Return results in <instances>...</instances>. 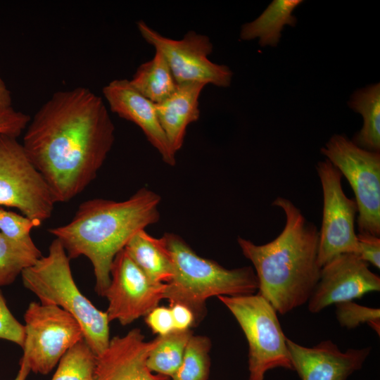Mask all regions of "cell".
Returning <instances> with one entry per match:
<instances>
[{
	"instance_id": "1",
	"label": "cell",
	"mask_w": 380,
	"mask_h": 380,
	"mask_svg": "<svg viewBox=\"0 0 380 380\" xmlns=\"http://www.w3.org/2000/svg\"><path fill=\"white\" fill-rule=\"evenodd\" d=\"M115 141L101 96L79 87L58 91L31 119L23 148L57 202L70 201L96 178Z\"/></svg>"
},
{
	"instance_id": "2",
	"label": "cell",
	"mask_w": 380,
	"mask_h": 380,
	"mask_svg": "<svg viewBox=\"0 0 380 380\" xmlns=\"http://www.w3.org/2000/svg\"><path fill=\"white\" fill-rule=\"evenodd\" d=\"M272 205L285 214L281 232L263 245L242 237L237 242L253 265L258 293L285 315L308 303L319 281V230L290 200L277 197Z\"/></svg>"
},
{
	"instance_id": "3",
	"label": "cell",
	"mask_w": 380,
	"mask_h": 380,
	"mask_svg": "<svg viewBox=\"0 0 380 380\" xmlns=\"http://www.w3.org/2000/svg\"><path fill=\"white\" fill-rule=\"evenodd\" d=\"M160 201L158 194L146 187L122 201L87 200L70 222L48 232L61 243L70 260L84 255L90 260L95 290L103 296L115 255L137 232L158 222Z\"/></svg>"
},
{
	"instance_id": "4",
	"label": "cell",
	"mask_w": 380,
	"mask_h": 380,
	"mask_svg": "<svg viewBox=\"0 0 380 380\" xmlns=\"http://www.w3.org/2000/svg\"><path fill=\"white\" fill-rule=\"evenodd\" d=\"M173 263V276L166 283L164 299L189 308L195 327L206 314V300L212 296H239L255 293L258 279L252 267L227 269L199 256L173 233L163 236Z\"/></svg>"
},
{
	"instance_id": "5",
	"label": "cell",
	"mask_w": 380,
	"mask_h": 380,
	"mask_svg": "<svg viewBox=\"0 0 380 380\" xmlns=\"http://www.w3.org/2000/svg\"><path fill=\"white\" fill-rule=\"evenodd\" d=\"M70 260L61 243L55 239L48 255L23 271V283L41 303L58 306L74 317L82 327L85 342L98 356L109 344L110 321L106 312L95 307L78 289Z\"/></svg>"
},
{
	"instance_id": "6",
	"label": "cell",
	"mask_w": 380,
	"mask_h": 380,
	"mask_svg": "<svg viewBox=\"0 0 380 380\" xmlns=\"http://www.w3.org/2000/svg\"><path fill=\"white\" fill-rule=\"evenodd\" d=\"M217 298L235 317L247 339L249 378L264 379L268 370L278 367L293 370L287 338L269 301L258 292Z\"/></svg>"
},
{
	"instance_id": "7",
	"label": "cell",
	"mask_w": 380,
	"mask_h": 380,
	"mask_svg": "<svg viewBox=\"0 0 380 380\" xmlns=\"http://www.w3.org/2000/svg\"><path fill=\"white\" fill-rule=\"evenodd\" d=\"M320 152L349 182L357 206L359 233L380 236V153L334 134Z\"/></svg>"
},
{
	"instance_id": "8",
	"label": "cell",
	"mask_w": 380,
	"mask_h": 380,
	"mask_svg": "<svg viewBox=\"0 0 380 380\" xmlns=\"http://www.w3.org/2000/svg\"><path fill=\"white\" fill-rule=\"evenodd\" d=\"M55 203L23 144L17 138L0 134V207L17 208L42 224L51 216Z\"/></svg>"
},
{
	"instance_id": "9",
	"label": "cell",
	"mask_w": 380,
	"mask_h": 380,
	"mask_svg": "<svg viewBox=\"0 0 380 380\" xmlns=\"http://www.w3.org/2000/svg\"><path fill=\"white\" fill-rule=\"evenodd\" d=\"M24 319L21 359L35 374H49L69 349L84 339L79 322L58 306L31 302Z\"/></svg>"
},
{
	"instance_id": "10",
	"label": "cell",
	"mask_w": 380,
	"mask_h": 380,
	"mask_svg": "<svg viewBox=\"0 0 380 380\" xmlns=\"http://www.w3.org/2000/svg\"><path fill=\"white\" fill-rule=\"evenodd\" d=\"M137 25L144 40L163 55L177 84L196 82L219 87L230 86L233 73L229 68L208 58L213 45L208 36L191 30L181 39H172L143 20Z\"/></svg>"
},
{
	"instance_id": "11",
	"label": "cell",
	"mask_w": 380,
	"mask_h": 380,
	"mask_svg": "<svg viewBox=\"0 0 380 380\" xmlns=\"http://www.w3.org/2000/svg\"><path fill=\"white\" fill-rule=\"evenodd\" d=\"M323 193V213L319 231L317 260L322 267L334 258L345 253L358 254L355 232L357 206L345 194L342 175L327 159L316 165Z\"/></svg>"
},
{
	"instance_id": "12",
	"label": "cell",
	"mask_w": 380,
	"mask_h": 380,
	"mask_svg": "<svg viewBox=\"0 0 380 380\" xmlns=\"http://www.w3.org/2000/svg\"><path fill=\"white\" fill-rule=\"evenodd\" d=\"M166 283L151 280L123 248L115 257L110 267V281L103 296L110 322L122 326L146 316L164 299Z\"/></svg>"
},
{
	"instance_id": "13",
	"label": "cell",
	"mask_w": 380,
	"mask_h": 380,
	"mask_svg": "<svg viewBox=\"0 0 380 380\" xmlns=\"http://www.w3.org/2000/svg\"><path fill=\"white\" fill-rule=\"evenodd\" d=\"M380 291V277L369 264L354 253L339 255L323 265L319 281L308 303V310L317 313L338 303L360 298Z\"/></svg>"
},
{
	"instance_id": "14",
	"label": "cell",
	"mask_w": 380,
	"mask_h": 380,
	"mask_svg": "<svg viewBox=\"0 0 380 380\" xmlns=\"http://www.w3.org/2000/svg\"><path fill=\"white\" fill-rule=\"evenodd\" d=\"M293 370L301 380H347L360 369L372 348H348L342 352L330 340L308 348L287 338Z\"/></svg>"
},
{
	"instance_id": "15",
	"label": "cell",
	"mask_w": 380,
	"mask_h": 380,
	"mask_svg": "<svg viewBox=\"0 0 380 380\" xmlns=\"http://www.w3.org/2000/svg\"><path fill=\"white\" fill-rule=\"evenodd\" d=\"M156 344V338L146 341L138 328L113 337L106 349L96 356L94 380H170L154 374L147 366L149 353Z\"/></svg>"
},
{
	"instance_id": "16",
	"label": "cell",
	"mask_w": 380,
	"mask_h": 380,
	"mask_svg": "<svg viewBox=\"0 0 380 380\" xmlns=\"http://www.w3.org/2000/svg\"><path fill=\"white\" fill-rule=\"evenodd\" d=\"M110 110L137 125L166 164L174 166L175 154L160 125L155 103L138 92L126 79L114 80L103 88Z\"/></svg>"
},
{
	"instance_id": "17",
	"label": "cell",
	"mask_w": 380,
	"mask_h": 380,
	"mask_svg": "<svg viewBox=\"0 0 380 380\" xmlns=\"http://www.w3.org/2000/svg\"><path fill=\"white\" fill-rule=\"evenodd\" d=\"M205 84H178L175 92L155 104L160 125L175 153L183 146L187 127L200 117L199 97Z\"/></svg>"
},
{
	"instance_id": "18",
	"label": "cell",
	"mask_w": 380,
	"mask_h": 380,
	"mask_svg": "<svg viewBox=\"0 0 380 380\" xmlns=\"http://www.w3.org/2000/svg\"><path fill=\"white\" fill-rule=\"evenodd\" d=\"M129 257L153 281L167 283L173 276V263L165 241L145 229L137 232L124 248Z\"/></svg>"
},
{
	"instance_id": "19",
	"label": "cell",
	"mask_w": 380,
	"mask_h": 380,
	"mask_svg": "<svg viewBox=\"0 0 380 380\" xmlns=\"http://www.w3.org/2000/svg\"><path fill=\"white\" fill-rule=\"evenodd\" d=\"M303 2L302 0L273 1L258 18L241 26V39L259 38L261 46H276L284 25H296L297 19L292 13Z\"/></svg>"
},
{
	"instance_id": "20",
	"label": "cell",
	"mask_w": 380,
	"mask_h": 380,
	"mask_svg": "<svg viewBox=\"0 0 380 380\" xmlns=\"http://www.w3.org/2000/svg\"><path fill=\"white\" fill-rule=\"evenodd\" d=\"M348 106L362 115V128L351 141L358 147L372 152L380 151V84L369 85L355 91Z\"/></svg>"
},
{
	"instance_id": "21",
	"label": "cell",
	"mask_w": 380,
	"mask_h": 380,
	"mask_svg": "<svg viewBox=\"0 0 380 380\" xmlns=\"http://www.w3.org/2000/svg\"><path fill=\"white\" fill-rule=\"evenodd\" d=\"M155 51L151 60L138 67L129 82L142 96L157 104L172 95L178 84L163 55Z\"/></svg>"
},
{
	"instance_id": "22",
	"label": "cell",
	"mask_w": 380,
	"mask_h": 380,
	"mask_svg": "<svg viewBox=\"0 0 380 380\" xmlns=\"http://www.w3.org/2000/svg\"><path fill=\"white\" fill-rule=\"evenodd\" d=\"M192 335V331L188 329L175 330L166 335L158 336L156 344L147 359L149 369L172 377L182 363L186 344Z\"/></svg>"
},
{
	"instance_id": "23",
	"label": "cell",
	"mask_w": 380,
	"mask_h": 380,
	"mask_svg": "<svg viewBox=\"0 0 380 380\" xmlns=\"http://www.w3.org/2000/svg\"><path fill=\"white\" fill-rule=\"evenodd\" d=\"M42 256L34 243L17 242L0 232V286L12 284L25 269Z\"/></svg>"
},
{
	"instance_id": "24",
	"label": "cell",
	"mask_w": 380,
	"mask_h": 380,
	"mask_svg": "<svg viewBox=\"0 0 380 380\" xmlns=\"http://www.w3.org/2000/svg\"><path fill=\"white\" fill-rule=\"evenodd\" d=\"M210 340L192 335L186 344L182 363L170 380H208L210 374Z\"/></svg>"
},
{
	"instance_id": "25",
	"label": "cell",
	"mask_w": 380,
	"mask_h": 380,
	"mask_svg": "<svg viewBox=\"0 0 380 380\" xmlns=\"http://www.w3.org/2000/svg\"><path fill=\"white\" fill-rule=\"evenodd\" d=\"M96 356L84 339L61 357L51 380H94Z\"/></svg>"
},
{
	"instance_id": "26",
	"label": "cell",
	"mask_w": 380,
	"mask_h": 380,
	"mask_svg": "<svg viewBox=\"0 0 380 380\" xmlns=\"http://www.w3.org/2000/svg\"><path fill=\"white\" fill-rule=\"evenodd\" d=\"M336 308V318L341 327L349 329L367 323L379 335V308L358 305L353 300L338 303Z\"/></svg>"
},
{
	"instance_id": "27",
	"label": "cell",
	"mask_w": 380,
	"mask_h": 380,
	"mask_svg": "<svg viewBox=\"0 0 380 380\" xmlns=\"http://www.w3.org/2000/svg\"><path fill=\"white\" fill-rule=\"evenodd\" d=\"M40 225L26 216L0 207V232L13 241L34 243L30 232L34 227Z\"/></svg>"
},
{
	"instance_id": "28",
	"label": "cell",
	"mask_w": 380,
	"mask_h": 380,
	"mask_svg": "<svg viewBox=\"0 0 380 380\" xmlns=\"http://www.w3.org/2000/svg\"><path fill=\"white\" fill-rule=\"evenodd\" d=\"M0 338L15 343L22 348L25 340L24 325L15 319L8 309L1 290Z\"/></svg>"
},
{
	"instance_id": "29",
	"label": "cell",
	"mask_w": 380,
	"mask_h": 380,
	"mask_svg": "<svg viewBox=\"0 0 380 380\" xmlns=\"http://www.w3.org/2000/svg\"><path fill=\"white\" fill-rule=\"evenodd\" d=\"M30 116L12 106L0 107V134L18 138L27 128Z\"/></svg>"
},
{
	"instance_id": "30",
	"label": "cell",
	"mask_w": 380,
	"mask_h": 380,
	"mask_svg": "<svg viewBox=\"0 0 380 380\" xmlns=\"http://www.w3.org/2000/svg\"><path fill=\"white\" fill-rule=\"evenodd\" d=\"M145 322L153 333L158 336H164L175 330L170 307H156L146 315Z\"/></svg>"
},
{
	"instance_id": "31",
	"label": "cell",
	"mask_w": 380,
	"mask_h": 380,
	"mask_svg": "<svg viewBox=\"0 0 380 380\" xmlns=\"http://www.w3.org/2000/svg\"><path fill=\"white\" fill-rule=\"evenodd\" d=\"M357 255L368 264L380 268V238L369 234H357Z\"/></svg>"
},
{
	"instance_id": "32",
	"label": "cell",
	"mask_w": 380,
	"mask_h": 380,
	"mask_svg": "<svg viewBox=\"0 0 380 380\" xmlns=\"http://www.w3.org/2000/svg\"><path fill=\"white\" fill-rule=\"evenodd\" d=\"M170 308L175 330L184 331L195 327V317L189 308L179 303L172 305Z\"/></svg>"
},
{
	"instance_id": "33",
	"label": "cell",
	"mask_w": 380,
	"mask_h": 380,
	"mask_svg": "<svg viewBox=\"0 0 380 380\" xmlns=\"http://www.w3.org/2000/svg\"><path fill=\"white\" fill-rule=\"evenodd\" d=\"M11 91L0 77V107H10L11 106Z\"/></svg>"
},
{
	"instance_id": "34",
	"label": "cell",
	"mask_w": 380,
	"mask_h": 380,
	"mask_svg": "<svg viewBox=\"0 0 380 380\" xmlns=\"http://www.w3.org/2000/svg\"><path fill=\"white\" fill-rule=\"evenodd\" d=\"M30 372V368L27 362L20 359V369L14 380H26Z\"/></svg>"
},
{
	"instance_id": "35",
	"label": "cell",
	"mask_w": 380,
	"mask_h": 380,
	"mask_svg": "<svg viewBox=\"0 0 380 380\" xmlns=\"http://www.w3.org/2000/svg\"><path fill=\"white\" fill-rule=\"evenodd\" d=\"M248 380H265L264 379H251L249 378Z\"/></svg>"
}]
</instances>
